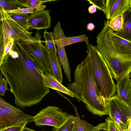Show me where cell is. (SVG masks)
Here are the masks:
<instances>
[{
	"label": "cell",
	"mask_w": 131,
	"mask_h": 131,
	"mask_svg": "<svg viewBox=\"0 0 131 131\" xmlns=\"http://www.w3.org/2000/svg\"><path fill=\"white\" fill-rule=\"evenodd\" d=\"M12 50L18 56H6L0 68L14 95V103L24 108L38 104L50 92L36 68L40 66L19 41H14Z\"/></svg>",
	"instance_id": "6da1fadb"
},
{
	"label": "cell",
	"mask_w": 131,
	"mask_h": 131,
	"mask_svg": "<svg viewBox=\"0 0 131 131\" xmlns=\"http://www.w3.org/2000/svg\"><path fill=\"white\" fill-rule=\"evenodd\" d=\"M74 79L67 88L80 103L82 101L93 114L102 117L108 115L107 101L101 95L88 55L77 66Z\"/></svg>",
	"instance_id": "7a4b0ae2"
},
{
	"label": "cell",
	"mask_w": 131,
	"mask_h": 131,
	"mask_svg": "<svg viewBox=\"0 0 131 131\" xmlns=\"http://www.w3.org/2000/svg\"><path fill=\"white\" fill-rule=\"evenodd\" d=\"M109 20L104 21V26L96 37L98 50L107 65L111 74L116 81L131 71V56L119 53L112 39V29Z\"/></svg>",
	"instance_id": "3957f363"
},
{
	"label": "cell",
	"mask_w": 131,
	"mask_h": 131,
	"mask_svg": "<svg viewBox=\"0 0 131 131\" xmlns=\"http://www.w3.org/2000/svg\"><path fill=\"white\" fill-rule=\"evenodd\" d=\"M85 42L87 48L86 52L99 87L100 92L107 101L109 98L115 95L116 84L114 82L107 65L97 46H94L89 41Z\"/></svg>",
	"instance_id": "277c9868"
},
{
	"label": "cell",
	"mask_w": 131,
	"mask_h": 131,
	"mask_svg": "<svg viewBox=\"0 0 131 131\" xmlns=\"http://www.w3.org/2000/svg\"><path fill=\"white\" fill-rule=\"evenodd\" d=\"M41 38V35L37 31L35 32L34 37L31 36L30 39L19 42L40 66L43 73L53 74L48 55V50L46 45L42 43Z\"/></svg>",
	"instance_id": "5b68a950"
},
{
	"label": "cell",
	"mask_w": 131,
	"mask_h": 131,
	"mask_svg": "<svg viewBox=\"0 0 131 131\" xmlns=\"http://www.w3.org/2000/svg\"><path fill=\"white\" fill-rule=\"evenodd\" d=\"M108 115L114 123L124 130L131 120V106L114 95L107 102Z\"/></svg>",
	"instance_id": "8992f818"
},
{
	"label": "cell",
	"mask_w": 131,
	"mask_h": 131,
	"mask_svg": "<svg viewBox=\"0 0 131 131\" xmlns=\"http://www.w3.org/2000/svg\"><path fill=\"white\" fill-rule=\"evenodd\" d=\"M69 115L58 107L49 106L33 116L32 121L39 126L47 125L57 128L66 121Z\"/></svg>",
	"instance_id": "52a82bcc"
},
{
	"label": "cell",
	"mask_w": 131,
	"mask_h": 131,
	"mask_svg": "<svg viewBox=\"0 0 131 131\" xmlns=\"http://www.w3.org/2000/svg\"><path fill=\"white\" fill-rule=\"evenodd\" d=\"M2 20L4 48L10 41L20 42L30 39L33 32L29 31L17 24L2 11Z\"/></svg>",
	"instance_id": "ba28073f"
},
{
	"label": "cell",
	"mask_w": 131,
	"mask_h": 131,
	"mask_svg": "<svg viewBox=\"0 0 131 131\" xmlns=\"http://www.w3.org/2000/svg\"><path fill=\"white\" fill-rule=\"evenodd\" d=\"M2 78L0 76V81ZM0 105L4 111L8 122L9 126L25 121H27L28 123L32 122L33 116L26 114L0 97Z\"/></svg>",
	"instance_id": "9c48e42d"
},
{
	"label": "cell",
	"mask_w": 131,
	"mask_h": 131,
	"mask_svg": "<svg viewBox=\"0 0 131 131\" xmlns=\"http://www.w3.org/2000/svg\"><path fill=\"white\" fill-rule=\"evenodd\" d=\"M130 0H106L105 7L103 11L108 20L119 15L123 16L127 11H131Z\"/></svg>",
	"instance_id": "30bf717a"
},
{
	"label": "cell",
	"mask_w": 131,
	"mask_h": 131,
	"mask_svg": "<svg viewBox=\"0 0 131 131\" xmlns=\"http://www.w3.org/2000/svg\"><path fill=\"white\" fill-rule=\"evenodd\" d=\"M51 10H44L29 15L28 20V30L36 29L37 30L45 29L51 27Z\"/></svg>",
	"instance_id": "8fae6325"
},
{
	"label": "cell",
	"mask_w": 131,
	"mask_h": 131,
	"mask_svg": "<svg viewBox=\"0 0 131 131\" xmlns=\"http://www.w3.org/2000/svg\"><path fill=\"white\" fill-rule=\"evenodd\" d=\"M130 73H128L116 81V95L120 99L131 106Z\"/></svg>",
	"instance_id": "7c38bea8"
},
{
	"label": "cell",
	"mask_w": 131,
	"mask_h": 131,
	"mask_svg": "<svg viewBox=\"0 0 131 131\" xmlns=\"http://www.w3.org/2000/svg\"><path fill=\"white\" fill-rule=\"evenodd\" d=\"M36 69L42 77V81L45 86L62 92L74 98L72 93L59 82L52 74L48 72L44 74L40 66L37 67Z\"/></svg>",
	"instance_id": "4fadbf2b"
},
{
	"label": "cell",
	"mask_w": 131,
	"mask_h": 131,
	"mask_svg": "<svg viewBox=\"0 0 131 131\" xmlns=\"http://www.w3.org/2000/svg\"><path fill=\"white\" fill-rule=\"evenodd\" d=\"M111 34L114 46L117 51L122 55L131 56V41L124 39L115 35L112 29Z\"/></svg>",
	"instance_id": "5bb4252c"
},
{
	"label": "cell",
	"mask_w": 131,
	"mask_h": 131,
	"mask_svg": "<svg viewBox=\"0 0 131 131\" xmlns=\"http://www.w3.org/2000/svg\"><path fill=\"white\" fill-rule=\"evenodd\" d=\"M123 16V21L122 26L114 33L121 38L131 41V11L125 12Z\"/></svg>",
	"instance_id": "9a60e30c"
},
{
	"label": "cell",
	"mask_w": 131,
	"mask_h": 131,
	"mask_svg": "<svg viewBox=\"0 0 131 131\" xmlns=\"http://www.w3.org/2000/svg\"><path fill=\"white\" fill-rule=\"evenodd\" d=\"M48 55L52 71L53 74L61 83L63 80L62 64L59 57L56 54L48 50Z\"/></svg>",
	"instance_id": "2e32d148"
},
{
	"label": "cell",
	"mask_w": 131,
	"mask_h": 131,
	"mask_svg": "<svg viewBox=\"0 0 131 131\" xmlns=\"http://www.w3.org/2000/svg\"><path fill=\"white\" fill-rule=\"evenodd\" d=\"M75 113L76 124L75 131H96L102 127L104 123H101L96 126L90 124L85 120H81L77 111L76 108L74 107Z\"/></svg>",
	"instance_id": "e0dca14e"
},
{
	"label": "cell",
	"mask_w": 131,
	"mask_h": 131,
	"mask_svg": "<svg viewBox=\"0 0 131 131\" xmlns=\"http://www.w3.org/2000/svg\"><path fill=\"white\" fill-rule=\"evenodd\" d=\"M57 52L58 57L63 68L65 74L68 81H71V70L65 51L64 46L57 47Z\"/></svg>",
	"instance_id": "ac0fdd59"
},
{
	"label": "cell",
	"mask_w": 131,
	"mask_h": 131,
	"mask_svg": "<svg viewBox=\"0 0 131 131\" xmlns=\"http://www.w3.org/2000/svg\"><path fill=\"white\" fill-rule=\"evenodd\" d=\"M76 117L69 114L66 121L57 128H54L52 131H75Z\"/></svg>",
	"instance_id": "d6986e66"
},
{
	"label": "cell",
	"mask_w": 131,
	"mask_h": 131,
	"mask_svg": "<svg viewBox=\"0 0 131 131\" xmlns=\"http://www.w3.org/2000/svg\"><path fill=\"white\" fill-rule=\"evenodd\" d=\"M22 0H0V11L24 8Z\"/></svg>",
	"instance_id": "ffe728a7"
},
{
	"label": "cell",
	"mask_w": 131,
	"mask_h": 131,
	"mask_svg": "<svg viewBox=\"0 0 131 131\" xmlns=\"http://www.w3.org/2000/svg\"><path fill=\"white\" fill-rule=\"evenodd\" d=\"M4 13L20 25L28 29V20L29 15L28 14Z\"/></svg>",
	"instance_id": "44dd1931"
},
{
	"label": "cell",
	"mask_w": 131,
	"mask_h": 131,
	"mask_svg": "<svg viewBox=\"0 0 131 131\" xmlns=\"http://www.w3.org/2000/svg\"><path fill=\"white\" fill-rule=\"evenodd\" d=\"M43 37L45 39L46 46L48 50L57 54V50L54 42V39L53 32H49L46 30L43 32Z\"/></svg>",
	"instance_id": "7402d4cb"
},
{
	"label": "cell",
	"mask_w": 131,
	"mask_h": 131,
	"mask_svg": "<svg viewBox=\"0 0 131 131\" xmlns=\"http://www.w3.org/2000/svg\"><path fill=\"white\" fill-rule=\"evenodd\" d=\"M46 7L45 5L35 8H25L10 10L2 11L5 13H16L21 14H32L44 10Z\"/></svg>",
	"instance_id": "603a6c76"
},
{
	"label": "cell",
	"mask_w": 131,
	"mask_h": 131,
	"mask_svg": "<svg viewBox=\"0 0 131 131\" xmlns=\"http://www.w3.org/2000/svg\"><path fill=\"white\" fill-rule=\"evenodd\" d=\"M89 41L88 36L85 34L73 37H67L66 36L63 39V44L64 46L70 45L74 43Z\"/></svg>",
	"instance_id": "cb8c5ba5"
},
{
	"label": "cell",
	"mask_w": 131,
	"mask_h": 131,
	"mask_svg": "<svg viewBox=\"0 0 131 131\" xmlns=\"http://www.w3.org/2000/svg\"><path fill=\"white\" fill-rule=\"evenodd\" d=\"M123 21V16L119 15L109 20V25L114 31H116L122 27Z\"/></svg>",
	"instance_id": "d4e9b609"
},
{
	"label": "cell",
	"mask_w": 131,
	"mask_h": 131,
	"mask_svg": "<svg viewBox=\"0 0 131 131\" xmlns=\"http://www.w3.org/2000/svg\"><path fill=\"white\" fill-rule=\"evenodd\" d=\"M53 0H22V5L24 7L33 8L37 7L42 5V4Z\"/></svg>",
	"instance_id": "484cf974"
},
{
	"label": "cell",
	"mask_w": 131,
	"mask_h": 131,
	"mask_svg": "<svg viewBox=\"0 0 131 131\" xmlns=\"http://www.w3.org/2000/svg\"><path fill=\"white\" fill-rule=\"evenodd\" d=\"M4 42L1 20L0 21V68L4 58Z\"/></svg>",
	"instance_id": "4316f807"
},
{
	"label": "cell",
	"mask_w": 131,
	"mask_h": 131,
	"mask_svg": "<svg viewBox=\"0 0 131 131\" xmlns=\"http://www.w3.org/2000/svg\"><path fill=\"white\" fill-rule=\"evenodd\" d=\"M27 121H25L20 123L9 126L0 129V131H22L27 124Z\"/></svg>",
	"instance_id": "83f0119b"
},
{
	"label": "cell",
	"mask_w": 131,
	"mask_h": 131,
	"mask_svg": "<svg viewBox=\"0 0 131 131\" xmlns=\"http://www.w3.org/2000/svg\"><path fill=\"white\" fill-rule=\"evenodd\" d=\"M9 126L8 122L4 111L0 105V129Z\"/></svg>",
	"instance_id": "f1b7e54d"
},
{
	"label": "cell",
	"mask_w": 131,
	"mask_h": 131,
	"mask_svg": "<svg viewBox=\"0 0 131 131\" xmlns=\"http://www.w3.org/2000/svg\"><path fill=\"white\" fill-rule=\"evenodd\" d=\"M90 4L95 5L96 8L102 11L105 9L106 0H87Z\"/></svg>",
	"instance_id": "f546056e"
},
{
	"label": "cell",
	"mask_w": 131,
	"mask_h": 131,
	"mask_svg": "<svg viewBox=\"0 0 131 131\" xmlns=\"http://www.w3.org/2000/svg\"><path fill=\"white\" fill-rule=\"evenodd\" d=\"M8 83L6 79L2 78L0 81V95L4 96L5 93L7 90L9 89L7 88Z\"/></svg>",
	"instance_id": "4dcf8cb0"
},
{
	"label": "cell",
	"mask_w": 131,
	"mask_h": 131,
	"mask_svg": "<svg viewBox=\"0 0 131 131\" xmlns=\"http://www.w3.org/2000/svg\"><path fill=\"white\" fill-rule=\"evenodd\" d=\"M107 131H119L116 126L114 123L109 117L106 119Z\"/></svg>",
	"instance_id": "1f68e13d"
},
{
	"label": "cell",
	"mask_w": 131,
	"mask_h": 131,
	"mask_svg": "<svg viewBox=\"0 0 131 131\" xmlns=\"http://www.w3.org/2000/svg\"><path fill=\"white\" fill-rule=\"evenodd\" d=\"M14 41L12 40L10 41L5 46L4 50V58L5 57L8 52L12 50Z\"/></svg>",
	"instance_id": "d6a6232c"
},
{
	"label": "cell",
	"mask_w": 131,
	"mask_h": 131,
	"mask_svg": "<svg viewBox=\"0 0 131 131\" xmlns=\"http://www.w3.org/2000/svg\"><path fill=\"white\" fill-rule=\"evenodd\" d=\"M88 10L89 13L94 14L96 12L97 8L95 5H92L89 7Z\"/></svg>",
	"instance_id": "836d02e7"
},
{
	"label": "cell",
	"mask_w": 131,
	"mask_h": 131,
	"mask_svg": "<svg viewBox=\"0 0 131 131\" xmlns=\"http://www.w3.org/2000/svg\"><path fill=\"white\" fill-rule=\"evenodd\" d=\"M9 55L12 58H15L18 56V53L15 51L11 50L8 53Z\"/></svg>",
	"instance_id": "e575fe53"
},
{
	"label": "cell",
	"mask_w": 131,
	"mask_h": 131,
	"mask_svg": "<svg viewBox=\"0 0 131 131\" xmlns=\"http://www.w3.org/2000/svg\"><path fill=\"white\" fill-rule=\"evenodd\" d=\"M95 28V26L92 23H89L87 25V29L91 31H93L94 29Z\"/></svg>",
	"instance_id": "d590c367"
},
{
	"label": "cell",
	"mask_w": 131,
	"mask_h": 131,
	"mask_svg": "<svg viewBox=\"0 0 131 131\" xmlns=\"http://www.w3.org/2000/svg\"><path fill=\"white\" fill-rule=\"evenodd\" d=\"M100 131H107V126L105 122L104 123L102 127L100 129Z\"/></svg>",
	"instance_id": "8d00e7d4"
},
{
	"label": "cell",
	"mask_w": 131,
	"mask_h": 131,
	"mask_svg": "<svg viewBox=\"0 0 131 131\" xmlns=\"http://www.w3.org/2000/svg\"><path fill=\"white\" fill-rule=\"evenodd\" d=\"M125 130V131H131V120L129 122L127 128Z\"/></svg>",
	"instance_id": "74e56055"
},
{
	"label": "cell",
	"mask_w": 131,
	"mask_h": 131,
	"mask_svg": "<svg viewBox=\"0 0 131 131\" xmlns=\"http://www.w3.org/2000/svg\"><path fill=\"white\" fill-rule=\"evenodd\" d=\"M22 131H38L32 130L28 128L25 127L23 129Z\"/></svg>",
	"instance_id": "f35d334b"
},
{
	"label": "cell",
	"mask_w": 131,
	"mask_h": 131,
	"mask_svg": "<svg viewBox=\"0 0 131 131\" xmlns=\"http://www.w3.org/2000/svg\"><path fill=\"white\" fill-rule=\"evenodd\" d=\"M115 125L117 127V128L118 129L119 131H125V130L123 129L122 128L120 127L119 126L115 124Z\"/></svg>",
	"instance_id": "ab89813d"
},
{
	"label": "cell",
	"mask_w": 131,
	"mask_h": 131,
	"mask_svg": "<svg viewBox=\"0 0 131 131\" xmlns=\"http://www.w3.org/2000/svg\"><path fill=\"white\" fill-rule=\"evenodd\" d=\"M3 18V15L1 11H0V21L2 20Z\"/></svg>",
	"instance_id": "60d3db41"
},
{
	"label": "cell",
	"mask_w": 131,
	"mask_h": 131,
	"mask_svg": "<svg viewBox=\"0 0 131 131\" xmlns=\"http://www.w3.org/2000/svg\"><path fill=\"white\" fill-rule=\"evenodd\" d=\"M104 123H103V124H104ZM102 127H101V128H102ZM101 128H100V129H99V130H96V131H100V129Z\"/></svg>",
	"instance_id": "b9f144b4"
}]
</instances>
